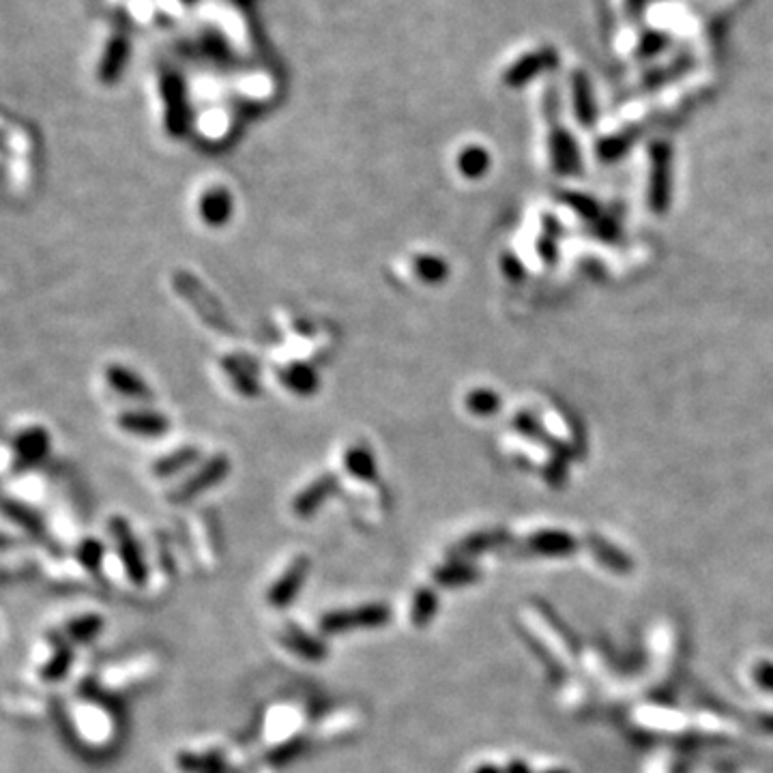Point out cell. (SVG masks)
I'll list each match as a JSON object with an SVG mask.
<instances>
[{"mask_svg":"<svg viewBox=\"0 0 773 773\" xmlns=\"http://www.w3.org/2000/svg\"><path fill=\"white\" fill-rule=\"evenodd\" d=\"M346 468L359 479H374V460L363 447L346 453Z\"/></svg>","mask_w":773,"mask_h":773,"instance_id":"cell-19","label":"cell"},{"mask_svg":"<svg viewBox=\"0 0 773 773\" xmlns=\"http://www.w3.org/2000/svg\"><path fill=\"white\" fill-rule=\"evenodd\" d=\"M548 773H566V771H548Z\"/></svg>","mask_w":773,"mask_h":773,"instance_id":"cell-26","label":"cell"},{"mask_svg":"<svg viewBox=\"0 0 773 773\" xmlns=\"http://www.w3.org/2000/svg\"><path fill=\"white\" fill-rule=\"evenodd\" d=\"M73 664V649L69 642H56L52 655L41 668V679L48 683H56L69 675Z\"/></svg>","mask_w":773,"mask_h":773,"instance_id":"cell-9","label":"cell"},{"mask_svg":"<svg viewBox=\"0 0 773 773\" xmlns=\"http://www.w3.org/2000/svg\"><path fill=\"white\" fill-rule=\"evenodd\" d=\"M305 745H307V741L303 737L284 739V741H280V744H275L269 752H266L264 761L269 762L271 767H284L295 759H299L303 752H305Z\"/></svg>","mask_w":773,"mask_h":773,"instance_id":"cell-13","label":"cell"},{"mask_svg":"<svg viewBox=\"0 0 773 773\" xmlns=\"http://www.w3.org/2000/svg\"><path fill=\"white\" fill-rule=\"evenodd\" d=\"M391 621V608L383 602H372L363 606H354V608H342V610H331V613L321 616V628L322 634L336 636L344 634V631H354V630H374L383 628Z\"/></svg>","mask_w":773,"mask_h":773,"instance_id":"cell-1","label":"cell"},{"mask_svg":"<svg viewBox=\"0 0 773 773\" xmlns=\"http://www.w3.org/2000/svg\"><path fill=\"white\" fill-rule=\"evenodd\" d=\"M226 473H228V458H224V456L211 458L205 464V467L198 468V471L193 473L185 484H181L179 488L175 490L172 499L179 500V503H183V500H190L196 494H200V492H205V490L213 488V485H216L219 479L226 477Z\"/></svg>","mask_w":773,"mask_h":773,"instance_id":"cell-4","label":"cell"},{"mask_svg":"<svg viewBox=\"0 0 773 773\" xmlns=\"http://www.w3.org/2000/svg\"><path fill=\"white\" fill-rule=\"evenodd\" d=\"M4 511H7L9 518H12L18 526H22V529L28 533V535L39 537V540L44 537V533H45L44 522L37 518V514H33V511L26 509L24 505H13L12 500H7V503H4Z\"/></svg>","mask_w":773,"mask_h":773,"instance_id":"cell-17","label":"cell"},{"mask_svg":"<svg viewBox=\"0 0 773 773\" xmlns=\"http://www.w3.org/2000/svg\"><path fill=\"white\" fill-rule=\"evenodd\" d=\"M752 677H754V681L759 683L761 689L773 692V662H761V664H756Z\"/></svg>","mask_w":773,"mask_h":773,"instance_id":"cell-22","label":"cell"},{"mask_svg":"<svg viewBox=\"0 0 773 773\" xmlns=\"http://www.w3.org/2000/svg\"><path fill=\"white\" fill-rule=\"evenodd\" d=\"M230 208H232V205H230V196L224 190L205 193V198H202L200 202L202 217H205L208 224H213V226H219L222 222H226L230 216Z\"/></svg>","mask_w":773,"mask_h":773,"instance_id":"cell-11","label":"cell"},{"mask_svg":"<svg viewBox=\"0 0 773 773\" xmlns=\"http://www.w3.org/2000/svg\"><path fill=\"white\" fill-rule=\"evenodd\" d=\"M572 540L569 537L563 535H548V537H540V540L535 541V548L540 552H546V555H566V552L572 550Z\"/></svg>","mask_w":773,"mask_h":773,"instance_id":"cell-20","label":"cell"},{"mask_svg":"<svg viewBox=\"0 0 773 773\" xmlns=\"http://www.w3.org/2000/svg\"><path fill=\"white\" fill-rule=\"evenodd\" d=\"M312 561L305 555L292 558L289 567L280 574L278 580L266 591V604L275 610H284L295 602L297 595L301 593L303 582H305L307 574H310Z\"/></svg>","mask_w":773,"mask_h":773,"instance_id":"cell-3","label":"cell"},{"mask_svg":"<svg viewBox=\"0 0 773 773\" xmlns=\"http://www.w3.org/2000/svg\"><path fill=\"white\" fill-rule=\"evenodd\" d=\"M765 726H767V728H769V730H773V718H767Z\"/></svg>","mask_w":773,"mask_h":773,"instance_id":"cell-25","label":"cell"},{"mask_svg":"<svg viewBox=\"0 0 773 773\" xmlns=\"http://www.w3.org/2000/svg\"><path fill=\"white\" fill-rule=\"evenodd\" d=\"M278 639L281 645L286 647V649L295 653V655L303 657V660L307 662H322L327 660L329 649L327 645L321 639H316V636H312L310 631L301 630L299 625H286L284 630L280 631Z\"/></svg>","mask_w":773,"mask_h":773,"instance_id":"cell-5","label":"cell"},{"mask_svg":"<svg viewBox=\"0 0 773 773\" xmlns=\"http://www.w3.org/2000/svg\"><path fill=\"white\" fill-rule=\"evenodd\" d=\"M333 490H336V475H325V477L316 479L314 484L307 485V488L297 496L295 503H292V509H295V514L301 516V518H307V516L314 514V511L325 503V499Z\"/></svg>","mask_w":773,"mask_h":773,"instance_id":"cell-6","label":"cell"},{"mask_svg":"<svg viewBox=\"0 0 773 773\" xmlns=\"http://www.w3.org/2000/svg\"><path fill=\"white\" fill-rule=\"evenodd\" d=\"M118 426H123L127 432L142 436H155L168 427V421L158 412L140 411V412H127V415L118 417Z\"/></svg>","mask_w":773,"mask_h":773,"instance_id":"cell-8","label":"cell"},{"mask_svg":"<svg viewBox=\"0 0 773 773\" xmlns=\"http://www.w3.org/2000/svg\"><path fill=\"white\" fill-rule=\"evenodd\" d=\"M475 578H477V572L471 566H462V563L443 566L435 572V582L438 587H467Z\"/></svg>","mask_w":773,"mask_h":773,"instance_id":"cell-14","label":"cell"},{"mask_svg":"<svg viewBox=\"0 0 773 773\" xmlns=\"http://www.w3.org/2000/svg\"><path fill=\"white\" fill-rule=\"evenodd\" d=\"M103 625H106V621H103L102 614L97 613L77 614L65 623V639L69 642H76V645H85V642H91L93 639H97L99 631L103 630Z\"/></svg>","mask_w":773,"mask_h":773,"instance_id":"cell-7","label":"cell"},{"mask_svg":"<svg viewBox=\"0 0 773 773\" xmlns=\"http://www.w3.org/2000/svg\"><path fill=\"white\" fill-rule=\"evenodd\" d=\"M286 380H289L292 389H297V391H307L316 385L314 372H312V370H307V368H292L290 372L286 374Z\"/></svg>","mask_w":773,"mask_h":773,"instance_id":"cell-21","label":"cell"},{"mask_svg":"<svg viewBox=\"0 0 773 773\" xmlns=\"http://www.w3.org/2000/svg\"><path fill=\"white\" fill-rule=\"evenodd\" d=\"M48 449V436L41 430L26 432L15 441V453H20L22 462H35L39 460Z\"/></svg>","mask_w":773,"mask_h":773,"instance_id":"cell-15","label":"cell"},{"mask_svg":"<svg viewBox=\"0 0 773 773\" xmlns=\"http://www.w3.org/2000/svg\"><path fill=\"white\" fill-rule=\"evenodd\" d=\"M508 773H531L529 771V767L525 765V762H520V761H514V762H509V767H508Z\"/></svg>","mask_w":773,"mask_h":773,"instance_id":"cell-23","label":"cell"},{"mask_svg":"<svg viewBox=\"0 0 773 773\" xmlns=\"http://www.w3.org/2000/svg\"><path fill=\"white\" fill-rule=\"evenodd\" d=\"M110 533L114 537V544H117L118 558H121V567L135 587H142L149 576V569H146V561L140 550V544L135 541L132 529L123 518H112L110 520Z\"/></svg>","mask_w":773,"mask_h":773,"instance_id":"cell-2","label":"cell"},{"mask_svg":"<svg viewBox=\"0 0 773 773\" xmlns=\"http://www.w3.org/2000/svg\"><path fill=\"white\" fill-rule=\"evenodd\" d=\"M438 610V595L435 589L430 587H421L419 591L415 593V598H412L411 604V623L415 625L417 630L427 628V625L432 623V619H435Z\"/></svg>","mask_w":773,"mask_h":773,"instance_id":"cell-10","label":"cell"},{"mask_svg":"<svg viewBox=\"0 0 773 773\" xmlns=\"http://www.w3.org/2000/svg\"><path fill=\"white\" fill-rule=\"evenodd\" d=\"M196 460H198L196 449L187 447V449H181V452L170 453V456H166L164 460H159V462L155 464L153 471L158 473L159 477H168V475H175L179 473L181 468L190 467V464L196 462Z\"/></svg>","mask_w":773,"mask_h":773,"instance_id":"cell-18","label":"cell"},{"mask_svg":"<svg viewBox=\"0 0 773 773\" xmlns=\"http://www.w3.org/2000/svg\"><path fill=\"white\" fill-rule=\"evenodd\" d=\"M108 380L114 389L129 395V398H149V389H146L142 380L135 378L129 370L112 365V368H108Z\"/></svg>","mask_w":773,"mask_h":773,"instance_id":"cell-12","label":"cell"},{"mask_svg":"<svg viewBox=\"0 0 773 773\" xmlns=\"http://www.w3.org/2000/svg\"><path fill=\"white\" fill-rule=\"evenodd\" d=\"M77 563L86 569V572H99L103 566V558H106V548L95 537H86L77 544L76 550Z\"/></svg>","mask_w":773,"mask_h":773,"instance_id":"cell-16","label":"cell"},{"mask_svg":"<svg viewBox=\"0 0 773 773\" xmlns=\"http://www.w3.org/2000/svg\"><path fill=\"white\" fill-rule=\"evenodd\" d=\"M475 773H503L499 769V767H494V765H482V767H477V769H475Z\"/></svg>","mask_w":773,"mask_h":773,"instance_id":"cell-24","label":"cell"}]
</instances>
